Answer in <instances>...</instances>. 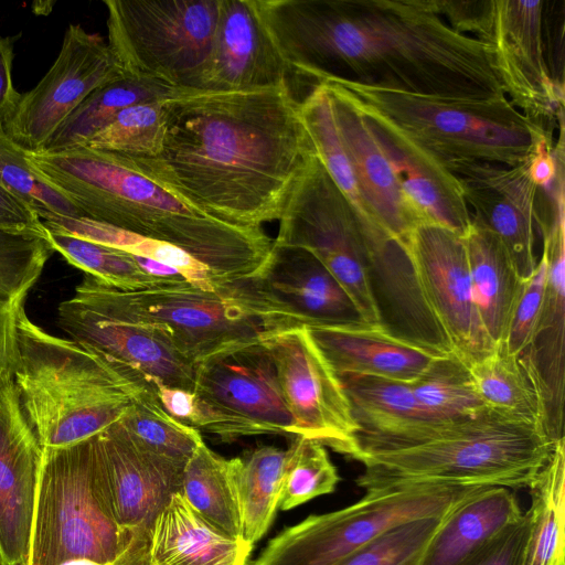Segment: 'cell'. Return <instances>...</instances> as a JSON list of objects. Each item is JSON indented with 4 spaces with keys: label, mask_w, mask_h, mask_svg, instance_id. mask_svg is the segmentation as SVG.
I'll use <instances>...</instances> for the list:
<instances>
[{
    "label": "cell",
    "mask_w": 565,
    "mask_h": 565,
    "mask_svg": "<svg viewBox=\"0 0 565 565\" xmlns=\"http://www.w3.org/2000/svg\"><path fill=\"white\" fill-rule=\"evenodd\" d=\"M289 72L449 98L507 96L491 47L434 0H255Z\"/></svg>",
    "instance_id": "1"
},
{
    "label": "cell",
    "mask_w": 565,
    "mask_h": 565,
    "mask_svg": "<svg viewBox=\"0 0 565 565\" xmlns=\"http://www.w3.org/2000/svg\"><path fill=\"white\" fill-rule=\"evenodd\" d=\"M161 103L160 152L122 156L224 223L263 228L280 218L316 154L288 83L236 92L181 88Z\"/></svg>",
    "instance_id": "2"
},
{
    "label": "cell",
    "mask_w": 565,
    "mask_h": 565,
    "mask_svg": "<svg viewBox=\"0 0 565 565\" xmlns=\"http://www.w3.org/2000/svg\"><path fill=\"white\" fill-rule=\"evenodd\" d=\"M26 157L83 217L175 245L222 281L254 276L273 247L274 239L263 228L241 227L207 215L120 153L77 146L26 151Z\"/></svg>",
    "instance_id": "3"
},
{
    "label": "cell",
    "mask_w": 565,
    "mask_h": 565,
    "mask_svg": "<svg viewBox=\"0 0 565 565\" xmlns=\"http://www.w3.org/2000/svg\"><path fill=\"white\" fill-rule=\"evenodd\" d=\"M557 440L540 424L486 408L404 448L361 454L355 482L366 491L419 487L529 489Z\"/></svg>",
    "instance_id": "4"
},
{
    "label": "cell",
    "mask_w": 565,
    "mask_h": 565,
    "mask_svg": "<svg viewBox=\"0 0 565 565\" xmlns=\"http://www.w3.org/2000/svg\"><path fill=\"white\" fill-rule=\"evenodd\" d=\"M13 380L23 411L43 448L99 435L136 399L156 395L121 377L70 339L46 332L21 315Z\"/></svg>",
    "instance_id": "5"
},
{
    "label": "cell",
    "mask_w": 565,
    "mask_h": 565,
    "mask_svg": "<svg viewBox=\"0 0 565 565\" xmlns=\"http://www.w3.org/2000/svg\"><path fill=\"white\" fill-rule=\"evenodd\" d=\"M366 118L381 119L423 147L448 170L459 162L516 167L552 138L507 96L449 98L326 78ZM321 83V82H320Z\"/></svg>",
    "instance_id": "6"
},
{
    "label": "cell",
    "mask_w": 565,
    "mask_h": 565,
    "mask_svg": "<svg viewBox=\"0 0 565 565\" xmlns=\"http://www.w3.org/2000/svg\"><path fill=\"white\" fill-rule=\"evenodd\" d=\"M73 295L104 313L162 331L194 364L301 327L266 299L254 277L227 281L215 291L191 284L132 291L85 274Z\"/></svg>",
    "instance_id": "7"
},
{
    "label": "cell",
    "mask_w": 565,
    "mask_h": 565,
    "mask_svg": "<svg viewBox=\"0 0 565 565\" xmlns=\"http://www.w3.org/2000/svg\"><path fill=\"white\" fill-rule=\"evenodd\" d=\"M127 545L98 435L43 448L26 565H114Z\"/></svg>",
    "instance_id": "8"
},
{
    "label": "cell",
    "mask_w": 565,
    "mask_h": 565,
    "mask_svg": "<svg viewBox=\"0 0 565 565\" xmlns=\"http://www.w3.org/2000/svg\"><path fill=\"white\" fill-rule=\"evenodd\" d=\"M108 46L126 76L193 89L220 0H106Z\"/></svg>",
    "instance_id": "9"
},
{
    "label": "cell",
    "mask_w": 565,
    "mask_h": 565,
    "mask_svg": "<svg viewBox=\"0 0 565 565\" xmlns=\"http://www.w3.org/2000/svg\"><path fill=\"white\" fill-rule=\"evenodd\" d=\"M479 489L419 487L366 491L345 508L311 514L284 529L249 565H339L392 526L447 515Z\"/></svg>",
    "instance_id": "10"
},
{
    "label": "cell",
    "mask_w": 565,
    "mask_h": 565,
    "mask_svg": "<svg viewBox=\"0 0 565 565\" xmlns=\"http://www.w3.org/2000/svg\"><path fill=\"white\" fill-rule=\"evenodd\" d=\"M274 243L309 250L349 294L364 323L385 326L358 220L316 154L286 202Z\"/></svg>",
    "instance_id": "11"
},
{
    "label": "cell",
    "mask_w": 565,
    "mask_h": 565,
    "mask_svg": "<svg viewBox=\"0 0 565 565\" xmlns=\"http://www.w3.org/2000/svg\"><path fill=\"white\" fill-rule=\"evenodd\" d=\"M122 76L108 44L98 34L70 24L52 66L21 95L2 128L25 151L40 152L93 92Z\"/></svg>",
    "instance_id": "12"
},
{
    "label": "cell",
    "mask_w": 565,
    "mask_h": 565,
    "mask_svg": "<svg viewBox=\"0 0 565 565\" xmlns=\"http://www.w3.org/2000/svg\"><path fill=\"white\" fill-rule=\"evenodd\" d=\"M57 324L134 385L156 392V383L194 391L195 364L162 331L104 313L73 295L57 309Z\"/></svg>",
    "instance_id": "13"
},
{
    "label": "cell",
    "mask_w": 565,
    "mask_h": 565,
    "mask_svg": "<svg viewBox=\"0 0 565 565\" xmlns=\"http://www.w3.org/2000/svg\"><path fill=\"white\" fill-rule=\"evenodd\" d=\"M404 252L451 352L468 365L489 354L495 344L475 303L461 235L440 225L419 224L411 232Z\"/></svg>",
    "instance_id": "14"
},
{
    "label": "cell",
    "mask_w": 565,
    "mask_h": 565,
    "mask_svg": "<svg viewBox=\"0 0 565 565\" xmlns=\"http://www.w3.org/2000/svg\"><path fill=\"white\" fill-rule=\"evenodd\" d=\"M264 342L274 359L296 435L353 459L358 427L348 396L307 328L275 333Z\"/></svg>",
    "instance_id": "15"
},
{
    "label": "cell",
    "mask_w": 565,
    "mask_h": 565,
    "mask_svg": "<svg viewBox=\"0 0 565 565\" xmlns=\"http://www.w3.org/2000/svg\"><path fill=\"white\" fill-rule=\"evenodd\" d=\"M545 1L492 0V24L486 41L510 102L552 136L564 120V85L547 66L543 42Z\"/></svg>",
    "instance_id": "16"
},
{
    "label": "cell",
    "mask_w": 565,
    "mask_h": 565,
    "mask_svg": "<svg viewBox=\"0 0 565 565\" xmlns=\"http://www.w3.org/2000/svg\"><path fill=\"white\" fill-rule=\"evenodd\" d=\"M114 514L128 545L114 565H149L153 527L183 467L140 447L116 422L98 435Z\"/></svg>",
    "instance_id": "17"
},
{
    "label": "cell",
    "mask_w": 565,
    "mask_h": 565,
    "mask_svg": "<svg viewBox=\"0 0 565 565\" xmlns=\"http://www.w3.org/2000/svg\"><path fill=\"white\" fill-rule=\"evenodd\" d=\"M43 447L13 375L0 371V565H26Z\"/></svg>",
    "instance_id": "18"
},
{
    "label": "cell",
    "mask_w": 565,
    "mask_h": 565,
    "mask_svg": "<svg viewBox=\"0 0 565 565\" xmlns=\"http://www.w3.org/2000/svg\"><path fill=\"white\" fill-rule=\"evenodd\" d=\"M193 392L247 420L260 435H296L294 417L264 340L224 350L196 363Z\"/></svg>",
    "instance_id": "19"
},
{
    "label": "cell",
    "mask_w": 565,
    "mask_h": 565,
    "mask_svg": "<svg viewBox=\"0 0 565 565\" xmlns=\"http://www.w3.org/2000/svg\"><path fill=\"white\" fill-rule=\"evenodd\" d=\"M542 256L546 264L543 308L529 347L519 355L542 406L546 435L564 438L565 356V215L559 204L550 221L540 226Z\"/></svg>",
    "instance_id": "20"
},
{
    "label": "cell",
    "mask_w": 565,
    "mask_h": 565,
    "mask_svg": "<svg viewBox=\"0 0 565 565\" xmlns=\"http://www.w3.org/2000/svg\"><path fill=\"white\" fill-rule=\"evenodd\" d=\"M461 184L472 218L498 236L519 275L534 271V220L539 188L529 173V162L507 167L498 163L459 162L449 168Z\"/></svg>",
    "instance_id": "21"
},
{
    "label": "cell",
    "mask_w": 565,
    "mask_h": 565,
    "mask_svg": "<svg viewBox=\"0 0 565 565\" xmlns=\"http://www.w3.org/2000/svg\"><path fill=\"white\" fill-rule=\"evenodd\" d=\"M289 68L255 0H220L209 57L193 89L236 92L288 83Z\"/></svg>",
    "instance_id": "22"
},
{
    "label": "cell",
    "mask_w": 565,
    "mask_h": 565,
    "mask_svg": "<svg viewBox=\"0 0 565 565\" xmlns=\"http://www.w3.org/2000/svg\"><path fill=\"white\" fill-rule=\"evenodd\" d=\"M253 277L266 299L299 326L364 323L341 284L305 248L273 243Z\"/></svg>",
    "instance_id": "23"
},
{
    "label": "cell",
    "mask_w": 565,
    "mask_h": 565,
    "mask_svg": "<svg viewBox=\"0 0 565 565\" xmlns=\"http://www.w3.org/2000/svg\"><path fill=\"white\" fill-rule=\"evenodd\" d=\"M321 83L330 93L338 132L362 195L388 238L404 252L419 224L396 169L370 121L334 86Z\"/></svg>",
    "instance_id": "24"
},
{
    "label": "cell",
    "mask_w": 565,
    "mask_h": 565,
    "mask_svg": "<svg viewBox=\"0 0 565 565\" xmlns=\"http://www.w3.org/2000/svg\"><path fill=\"white\" fill-rule=\"evenodd\" d=\"M358 427L356 452L408 447L451 423L433 418L417 401L411 383L367 375L339 377Z\"/></svg>",
    "instance_id": "25"
},
{
    "label": "cell",
    "mask_w": 565,
    "mask_h": 565,
    "mask_svg": "<svg viewBox=\"0 0 565 565\" xmlns=\"http://www.w3.org/2000/svg\"><path fill=\"white\" fill-rule=\"evenodd\" d=\"M306 328L338 377L367 375L412 384L444 354L384 324Z\"/></svg>",
    "instance_id": "26"
},
{
    "label": "cell",
    "mask_w": 565,
    "mask_h": 565,
    "mask_svg": "<svg viewBox=\"0 0 565 565\" xmlns=\"http://www.w3.org/2000/svg\"><path fill=\"white\" fill-rule=\"evenodd\" d=\"M366 119L396 169L418 224L440 225L462 236L472 216L458 177L390 124L376 118Z\"/></svg>",
    "instance_id": "27"
},
{
    "label": "cell",
    "mask_w": 565,
    "mask_h": 565,
    "mask_svg": "<svg viewBox=\"0 0 565 565\" xmlns=\"http://www.w3.org/2000/svg\"><path fill=\"white\" fill-rule=\"evenodd\" d=\"M300 115L315 153L354 213L367 246L371 275L384 274L406 260L367 206L334 121L330 93L324 83L315 85L300 102Z\"/></svg>",
    "instance_id": "28"
},
{
    "label": "cell",
    "mask_w": 565,
    "mask_h": 565,
    "mask_svg": "<svg viewBox=\"0 0 565 565\" xmlns=\"http://www.w3.org/2000/svg\"><path fill=\"white\" fill-rule=\"evenodd\" d=\"M522 515L512 489L481 488L445 518L420 565H461Z\"/></svg>",
    "instance_id": "29"
},
{
    "label": "cell",
    "mask_w": 565,
    "mask_h": 565,
    "mask_svg": "<svg viewBox=\"0 0 565 565\" xmlns=\"http://www.w3.org/2000/svg\"><path fill=\"white\" fill-rule=\"evenodd\" d=\"M461 237L480 320L490 340L500 343L507 338L524 279L498 236L481 223L472 218Z\"/></svg>",
    "instance_id": "30"
},
{
    "label": "cell",
    "mask_w": 565,
    "mask_h": 565,
    "mask_svg": "<svg viewBox=\"0 0 565 565\" xmlns=\"http://www.w3.org/2000/svg\"><path fill=\"white\" fill-rule=\"evenodd\" d=\"M253 546L216 531L174 493L157 518L149 565H246Z\"/></svg>",
    "instance_id": "31"
},
{
    "label": "cell",
    "mask_w": 565,
    "mask_h": 565,
    "mask_svg": "<svg viewBox=\"0 0 565 565\" xmlns=\"http://www.w3.org/2000/svg\"><path fill=\"white\" fill-rule=\"evenodd\" d=\"M53 252L49 239L0 231V371L13 375L19 359L20 317Z\"/></svg>",
    "instance_id": "32"
},
{
    "label": "cell",
    "mask_w": 565,
    "mask_h": 565,
    "mask_svg": "<svg viewBox=\"0 0 565 565\" xmlns=\"http://www.w3.org/2000/svg\"><path fill=\"white\" fill-rule=\"evenodd\" d=\"M179 494L216 531L244 541L235 458L225 459L201 443L183 468Z\"/></svg>",
    "instance_id": "33"
},
{
    "label": "cell",
    "mask_w": 565,
    "mask_h": 565,
    "mask_svg": "<svg viewBox=\"0 0 565 565\" xmlns=\"http://www.w3.org/2000/svg\"><path fill=\"white\" fill-rule=\"evenodd\" d=\"M529 531L521 565H565V439L529 488Z\"/></svg>",
    "instance_id": "34"
},
{
    "label": "cell",
    "mask_w": 565,
    "mask_h": 565,
    "mask_svg": "<svg viewBox=\"0 0 565 565\" xmlns=\"http://www.w3.org/2000/svg\"><path fill=\"white\" fill-rule=\"evenodd\" d=\"M178 90L162 83L122 76L93 92L60 126L42 151L86 146L121 110L164 99Z\"/></svg>",
    "instance_id": "35"
},
{
    "label": "cell",
    "mask_w": 565,
    "mask_h": 565,
    "mask_svg": "<svg viewBox=\"0 0 565 565\" xmlns=\"http://www.w3.org/2000/svg\"><path fill=\"white\" fill-rule=\"evenodd\" d=\"M286 472V450L262 446L235 458V479L243 523V540L258 542L279 509Z\"/></svg>",
    "instance_id": "36"
},
{
    "label": "cell",
    "mask_w": 565,
    "mask_h": 565,
    "mask_svg": "<svg viewBox=\"0 0 565 565\" xmlns=\"http://www.w3.org/2000/svg\"><path fill=\"white\" fill-rule=\"evenodd\" d=\"M468 366L487 407L542 426L537 392L519 356L510 353L503 341Z\"/></svg>",
    "instance_id": "37"
},
{
    "label": "cell",
    "mask_w": 565,
    "mask_h": 565,
    "mask_svg": "<svg viewBox=\"0 0 565 565\" xmlns=\"http://www.w3.org/2000/svg\"><path fill=\"white\" fill-rule=\"evenodd\" d=\"M412 388L428 415L438 420H460L489 408L476 390L468 364L454 352L438 355Z\"/></svg>",
    "instance_id": "38"
},
{
    "label": "cell",
    "mask_w": 565,
    "mask_h": 565,
    "mask_svg": "<svg viewBox=\"0 0 565 565\" xmlns=\"http://www.w3.org/2000/svg\"><path fill=\"white\" fill-rule=\"evenodd\" d=\"M47 232L53 249L71 265L118 289L135 291L178 286L145 274L128 252L65 233Z\"/></svg>",
    "instance_id": "39"
},
{
    "label": "cell",
    "mask_w": 565,
    "mask_h": 565,
    "mask_svg": "<svg viewBox=\"0 0 565 565\" xmlns=\"http://www.w3.org/2000/svg\"><path fill=\"white\" fill-rule=\"evenodd\" d=\"M143 449L184 468L203 439L168 415L157 394L134 401L118 420Z\"/></svg>",
    "instance_id": "40"
},
{
    "label": "cell",
    "mask_w": 565,
    "mask_h": 565,
    "mask_svg": "<svg viewBox=\"0 0 565 565\" xmlns=\"http://www.w3.org/2000/svg\"><path fill=\"white\" fill-rule=\"evenodd\" d=\"M0 185L29 205L43 222L83 217L78 209L53 189L31 166L26 151L0 124Z\"/></svg>",
    "instance_id": "41"
},
{
    "label": "cell",
    "mask_w": 565,
    "mask_h": 565,
    "mask_svg": "<svg viewBox=\"0 0 565 565\" xmlns=\"http://www.w3.org/2000/svg\"><path fill=\"white\" fill-rule=\"evenodd\" d=\"M292 436L286 450V472L279 504L284 511L332 493L340 481L338 470L322 444L300 435Z\"/></svg>",
    "instance_id": "42"
},
{
    "label": "cell",
    "mask_w": 565,
    "mask_h": 565,
    "mask_svg": "<svg viewBox=\"0 0 565 565\" xmlns=\"http://www.w3.org/2000/svg\"><path fill=\"white\" fill-rule=\"evenodd\" d=\"M161 102L140 103L121 110L86 146L132 157H156L164 136Z\"/></svg>",
    "instance_id": "43"
},
{
    "label": "cell",
    "mask_w": 565,
    "mask_h": 565,
    "mask_svg": "<svg viewBox=\"0 0 565 565\" xmlns=\"http://www.w3.org/2000/svg\"><path fill=\"white\" fill-rule=\"evenodd\" d=\"M447 515L414 519L394 525L339 565H420L429 542Z\"/></svg>",
    "instance_id": "44"
},
{
    "label": "cell",
    "mask_w": 565,
    "mask_h": 565,
    "mask_svg": "<svg viewBox=\"0 0 565 565\" xmlns=\"http://www.w3.org/2000/svg\"><path fill=\"white\" fill-rule=\"evenodd\" d=\"M545 284L546 264L541 256L533 274L524 280L503 341L508 351L514 355H521L533 338L543 308Z\"/></svg>",
    "instance_id": "45"
},
{
    "label": "cell",
    "mask_w": 565,
    "mask_h": 565,
    "mask_svg": "<svg viewBox=\"0 0 565 565\" xmlns=\"http://www.w3.org/2000/svg\"><path fill=\"white\" fill-rule=\"evenodd\" d=\"M127 252L177 269L192 286L204 291H215L227 282L220 280L206 265L191 254L167 242L141 236Z\"/></svg>",
    "instance_id": "46"
},
{
    "label": "cell",
    "mask_w": 565,
    "mask_h": 565,
    "mask_svg": "<svg viewBox=\"0 0 565 565\" xmlns=\"http://www.w3.org/2000/svg\"><path fill=\"white\" fill-rule=\"evenodd\" d=\"M434 3L450 28L461 34L471 33L486 43L492 24V0H434Z\"/></svg>",
    "instance_id": "47"
},
{
    "label": "cell",
    "mask_w": 565,
    "mask_h": 565,
    "mask_svg": "<svg viewBox=\"0 0 565 565\" xmlns=\"http://www.w3.org/2000/svg\"><path fill=\"white\" fill-rule=\"evenodd\" d=\"M529 531V518L505 527L461 565H521Z\"/></svg>",
    "instance_id": "48"
},
{
    "label": "cell",
    "mask_w": 565,
    "mask_h": 565,
    "mask_svg": "<svg viewBox=\"0 0 565 565\" xmlns=\"http://www.w3.org/2000/svg\"><path fill=\"white\" fill-rule=\"evenodd\" d=\"M0 231L49 239L40 216L23 201L0 185Z\"/></svg>",
    "instance_id": "49"
},
{
    "label": "cell",
    "mask_w": 565,
    "mask_h": 565,
    "mask_svg": "<svg viewBox=\"0 0 565 565\" xmlns=\"http://www.w3.org/2000/svg\"><path fill=\"white\" fill-rule=\"evenodd\" d=\"M14 38L0 35V124H2L15 109L21 94L13 86Z\"/></svg>",
    "instance_id": "50"
},
{
    "label": "cell",
    "mask_w": 565,
    "mask_h": 565,
    "mask_svg": "<svg viewBox=\"0 0 565 565\" xmlns=\"http://www.w3.org/2000/svg\"><path fill=\"white\" fill-rule=\"evenodd\" d=\"M557 161L553 153L552 138L544 137L540 140L534 154L529 161L531 180L539 189L550 188L556 177Z\"/></svg>",
    "instance_id": "51"
},
{
    "label": "cell",
    "mask_w": 565,
    "mask_h": 565,
    "mask_svg": "<svg viewBox=\"0 0 565 565\" xmlns=\"http://www.w3.org/2000/svg\"><path fill=\"white\" fill-rule=\"evenodd\" d=\"M131 254V253H130ZM136 264L147 275L161 281L184 285L190 284L177 269L157 260L131 254Z\"/></svg>",
    "instance_id": "52"
}]
</instances>
